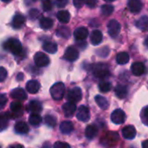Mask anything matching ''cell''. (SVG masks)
Listing matches in <instances>:
<instances>
[{"instance_id":"cell-39","label":"cell","mask_w":148,"mask_h":148,"mask_svg":"<svg viewBox=\"0 0 148 148\" xmlns=\"http://www.w3.org/2000/svg\"><path fill=\"white\" fill-rule=\"evenodd\" d=\"M7 77V70L3 67H0V82H3Z\"/></svg>"},{"instance_id":"cell-43","label":"cell","mask_w":148,"mask_h":148,"mask_svg":"<svg viewBox=\"0 0 148 148\" xmlns=\"http://www.w3.org/2000/svg\"><path fill=\"white\" fill-rule=\"evenodd\" d=\"M54 147L56 148H62V147H69L70 146L67 143L62 142V141H57L54 144Z\"/></svg>"},{"instance_id":"cell-48","label":"cell","mask_w":148,"mask_h":148,"mask_svg":"<svg viewBox=\"0 0 148 148\" xmlns=\"http://www.w3.org/2000/svg\"><path fill=\"white\" fill-rule=\"evenodd\" d=\"M146 146H147V140L143 143V147H146Z\"/></svg>"},{"instance_id":"cell-35","label":"cell","mask_w":148,"mask_h":148,"mask_svg":"<svg viewBox=\"0 0 148 148\" xmlns=\"http://www.w3.org/2000/svg\"><path fill=\"white\" fill-rule=\"evenodd\" d=\"M44 121L49 127H54L56 125V118L51 114H47L44 117Z\"/></svg>"},{"instance_id":"cell-18","label":"cell","mask_w":148,"mask_h":148,"mask_svg":"<svg viewBox=\"0 0 148 148\" xmlns=\"http://www.w3.org/2000/svg\"><path fill=\"white\" fill-rule=\"evenodd\" d=\"M40 89V83L36 80H30L26 84V90L30 94H36Z\"/></svg>"},{"instance_id":"cell-17","label":"cell","mask_w":148,"mask_h":148,"mask_svg":"<svg viewBox=\"0 0 148 148\" xmlns=\"http://www.w3.org/2000/svg\"><path fill=\"white\" fill-rule=\"evenodd\" d=\"M128 8L133 13H138L142 9L141 0H128Z\"/></svg>"},{"instance_id":"cell-31","label":"cell","mask_w":148,"mask_h":148,"mask_svg":"<svg viewBox=\"0 0 148 148\" xmlns=\"http://www.w3.org/2000/svg\"><path fill=\"white\" fill-rule=\"evenodd\" d=\"M9 115L7 114L0 113V131L5 130L9 124Z\"/></svg>"},{"instance_id":"cell-46","label":"cell","mask_w":148,"mask_h":148,"mask_svg":"<svg viewBox=\"0 0 148 148\" xmlns=\"http://www.w3.org/2000/svg\"><path fill=\"white\" fill-rule=\"evenodd\" d=\"M105 2H108V3H111V2H114V1H115V0H104Z\"/></svg>"},{"instance_id":"cell-27","label":"cell","mask_w":148,"mask_h":148,"mask_svg":"<svg viewBox=\"0 0 148 148\" xmlns=\"http://www.w3.org/2000/svg\"><path fill=\"white\" fill-rule=\"evenodd\" d=\"M95 102L103 110H106L108 108V105H109L108 100L104 96H101V95H96L95 96Z\"/></svg>"},{"instance_id":"cell-9","label":"cell","mask_w":148,"mask_h":148,"mask_svg":"<svg viewBox=\"0 0 148 148\" xmlns=\"http://www.w3.org/2000/svg\"><path fill=\"white\" fill-rule=\"evenodd\" d=\"M79 57V51L77 49H75V47H69L66 50H65V54H64V58L69 61V62H74L76 61Z\"/></svg>"},{"instance_id":"cell-11","label":"cell","mask_w":148,"mask_h":148,"mask_svg":"<svg viewBox=\"0 0 148 148\" xmlns=\"http://www.w3.org/2000/svg\"><path fill=\"white\" fill-rule=\"evenodd\" d=\"M131 70L132 73L136 75V76H140L142 75L145 71H146V66L144 65V63L137 62H134L132 67H131Z\"/></svg>"},{"instance_id":"cell-28","label":"cell","mask_w":148,"mask_h":148,"mask_svg":"<svg viewBox=\"0 0 148 148\" xmlns=\"http://www.w3.org/2000/svg\"><path fill=\"white\" fill-rule=\"evenodd\" d=\"M53 20L49 17H42L40 19V27L42 29H49L53 26Z\"/></svg>"},{"instance_id":"cell-1","label":"cell","mask_w":148,"mask_h":148,"mask_svg":"<svg viewBox=\"0 0 148 148\" xmlns=\"http://www.w3.org/2000/svg\"><path fill=\"white\" fill-rule=\"evenodd\" d=\"M4 49L11 52L13 55L20 56L23 54V46L19 40L16 38H10L3 43Z\"/></svg>"},{"instance_id":"cell-30","label":"cell","mask_w":148,"mask_h":148,"mask_svg":"<svg viewBox=\"0 0 148 148\" xmlns=\"http://www.w3.org/2000/svg\"><path fill=\"white\" fill-rule=\"evenodd\" d=\"M42 121V117L39 115V114H35V113H33V114H30V116L29 117V122L30 125H32V126H38Z\"/></svg>"},{"instance_id":"cell-4","label":"cell","mask_w":148,"mask_h":148,"mask_svg":"<svg viewBox=\"0 0 148 148\" xmlns=\"http://www.w3.org/2000/svg\"><path fill=\"white\" fill-rule=\"evenodd\" d=\"M94 75L99 78H105L109 75V69L108 64L105 63H97L94 67Z\"/></svg>"},{"instance_id":"cell-24","label":"cell","mask_w":148,"mask_h":148,"mask_svg":"<svg viewBox=\"0 0 148 148\" xmlns=\"http://www.w3.org/2000/svg\"><path fill=\"white\" fill-rule=\"evenodd\" d=\"M15 131L17 134H25L29 132V127L28 125L23 122V121H19L15 125Z\"/></svg>"},{"instance_id":"cell-33","label":"cell","mask_w":148,"mask_h":148,"mask_svg":"<svg viewBox=\"0 0 148 148\" xmlns=\"http://www.w3.org/2000/svg\"><path fill=\"white\" fill-rule=\"evenodd\" d=\"M114 10V6L111 5V4H103V5L101 6V14H102L103 16H110V15L113 13Z\"/></svg>"},{"instance_id":"cell-8","label":"cell","mask_w":148,"mask_h":148,"mask_svg":"<svg viewBox=\"0 0 148 148\" xmlns=\"http://www.w3.org/2000/svg\"><path fill=\"white\" fill-rule=\"evenodd\" d=\"M76 118L82 121V122H87L90 119V112L89 109L86 106H81L79 107V109L77 111Z\"/></svg>"},{"instance_id":"cell-23","label":"cell","mask_w":148,"mask_h":148,"mask_svg":"<svg viewBox=\"0 0 148 148\" xmlns=\"http://www.w3.org/2000/svg\"><path fill=\"white\" fill-rule=\"evenodd\" d=\"M56 17L59 22L62 23H68L70 20V14L68 10H60L57 12Z\"/></svg>"},{"instance_id":"cell-14","label":"cell","mask_w":148,"mask_h":148,"mask_svg":"<svg viewBox=\"0 0 148 148\" xmlns=\"http://www.w3.org/2000/svg\"><path fill=\"white\" fill-rule=\"evenodd\" d=\"M88 36V30L85 27H79L74 31L75 40H85Z\"/></svg>"},{"instance_id":"cell-45","label":"cell","mask_w":148,"mask_h":148,"mask_svg":"<svg viewBox=\"0 0 148 148\" xmlns=\"http://www.w3.org/2000/svg\"><path fill=\"white\" fill-rule=\"evenodd\" d=\"M73 3H74V5L75 8L77 9H80L83 6L84 4V0H73Z\"/></svg>"},{"instance_id":"cell-32","label":"cell","mask_w":148,"mask_h":148,"mask_svg":"<svg viewBox=\"0 0 148 148\" xmlns=\"http://www.w3.org/2000/svg\"><path fill=\"white\" fill-rule=\"evenodd\" d=\"M56 34H57V36H59L60 37H62V38H69L71 36V32H70L69 29L65 26L60 27L57 29Z\"/></svg>"},{"instance_id":"cell-40","label":"cell","mask_w":148,"mask_h":148,"mask_svg":"<svg viewBox=\"0 0 148 148\" xmlns=\"http://www.w3.org/2000/svg\"><path fill=\"white\" fill-rule=\"evenodd\" d=\"M6 103H7V97L4 95L0 94V109L3 108Z\"/></svg>"},{"instance_id":"cell-10","label":"cell","mask_w":148,"mask_h":148,"mask_svg":"<svg viewBox=\"0 0 148 148\" xmlns=\"http://www.w3.org/2000/svg\"><path fill=\"white\" fill-rule=\"evenodd\" d=\"M62 111L64 115L67 118H70L74 115L75 112L76 111V105L74 102L69 101L67 103H65L62 107Z\"/></svg>"},{"instance_id":"cell-34","label":"cell","mask_w":148,"mask_h":148,"mask_svg":"<svg viewBox=\"0 0 148 148\" xmlns=\"http://www.w3.org/2000/svg\"><path fill=\"white\" fill-rule=\"evenodd\" d=\"M99 89L102 93H108L112 89V84L109 82L103 81L99 84Z\"/></svg>"},{"instance_id":"cell-41","label":"cell","mask_w":148,"mask_h":148,"mask_svg":"<svg viewBox=\"0 0 148 148\" xmlns=\"http://www.w3.org/2000/svg\"><path fill=\"white\" fill-rule=\"evenodd\" d=\"M97 1L98 0H84V3L89 8H95L97 4Z\"/></svg>"},{"instance_id":"cell-3","label":"cell","mask_w":148,"mask_h":148,"mask_svg":"<svg viewBox=\"0 0 148 148\" xmlns=\"http://www.w3.org/2000/svg\"><path fill=\"white\" fill-rule=\"evenodd\" d=\"M121 24L120 23L115 20V19H112L108 22V34L110 35L111 37L113 38H116L120 32H121Z\"/></svg>"},{"instance_id":"cell-19","label":"cell","mask_w":148,"mask_h":148,"mask_svg":"<svg viewBox=\"0 0 148 148\" xmlns=\"http://www.w3.org/2000/svg\"><path fill=\"white\" fill-rule=\"evenodd\" d=\"M114 92H115V95L120 99H125L127 96V94H128V90H127V86L121 85V84L116 86V88L114 89Z\"/></svg>"},{"instance_id":"cell-7","label":"cell","mask_w":148,"mask_h":148,"mask_svg":"<svg viewBox=\"0 0 148 148\" xmlns=\"http://www.w3.org/2000/svg\"><path fill=\"white\" fill-rule=\"evenodd\" d=\"M126 120V114L122 109H115L112 114H111V121L114 123V124H122L125 122Z\"/></svg>"},{"instance_id":"cell-2","label":"cell","mask_w":148,"mask_h":148,"mask_svg":"<svg viewBox=\"0 0 148 148\" xmlns=\"http://www.w3.org/2000/svg\"><path fill=\"white\" fill-rule=\"evenodd\" d=\"M49 91L54 100L61 101L65 95V85L62 82H56L51 87Z\"/></svg>"},{"instance_id":"cell-36","label":"cell","mask_w":148,"mask_h":148,"mask_svg":"<svg viewBox=\"0 0 148 148\" xmlns=\"http://www.w3.org/2000/svg\"><path fill=\"white\" fill-rule=\"evenodd\" d=\"M10 109L14 113H18L22 110V105L18 101H14L10 104Z\"/></svg>"},{"instance_id":"cell-47","label":"cell","mask_w":148,"mask_h":148,"mask_svg":"<svg viewBox=\"0 0 148 148\" xmlns=\"http://www.w3.org/2000/svg\"><path fill=\"white\" fill-rule=\"evenodd\" d=\"M3 2H4V3H9L10 1H11V0H2Z\"/></svg>"},{"instance_id":"cell-26","label":"cell","mask_w":148,"mask_h":148,"mask_svg":"<svg viewBox=\"0 0 148 148\" xmlns=\"http://www.w3.org/2000/svg\"><path fill=\"white\" fill-rule=\"evenodd\" d=\"M116 62L117 63L123 65L129 62V55L127 52H120L116 56Z\"/></svg>"},{"instance_id":"cell-21","label":"cell","mask_w":148,"mask_h":148,"mask_svg":"<svg viewBox=\"0 0 148 148\" xmlns=\"http://www.w3.org/2000/svg\"><path fill=\"white\" fill-rule=\"evenodd\" d=\"M29 110L31 113L39 114L42 110V105L40 101H36V100L31 101L29 104Z\"/></svg>"},{"instance_id":"cell-22","label":"cell","mask_w":148,"mask_h":148,"mask_svg":"<svg viewBox=\"0 0 148 148\" xmlns=\"http://www.w3.org/2000/svg\"><path fill=\"white\" fill-rule=\"evenodd\" d=\"M97 134H98V128L95 126L90 125L86 127L85 135L88 140H93L94 138H95Z\"/></svg>"},{"instance_id":"cell-29","label":"cell","mask_w":148,"mask_h":148,"mask_svg":"<svg viewBox=\"0 0 148 148\" xmlns=\"http://www.w3.org/2000/svg\"><path fill=\"white\" fill-rule=\"evenodd\" d=\"M147 16H141V17L136 22V26H137V28L140 29L141 30L146 31V30L147 29Z\"/></svg>"},{"instance_id":"cell-20","label":"cell","mask_w":148,"mask_h":148,"mask_svg":"<svg viewBox=\"0 0 148 148\" xmlns=\"http://www.w3.org/2000/svg\"><path fill=\"white\" fill-rule=\"evenodd\" d=\"M74 130V125L71 121H66L61 123L60 125V131L63 134H69Z\"/></svg>"},{"instance_id":"cell-44","label":"cell","mask_w":148,"mask_h":148,"mask_svg":"<svg viewBox=\"0 0 148 148\" xmlns=\"http://www.w3.org/2000/svg\"><path fill=\"white\" fill-rule=\"evenodd\" d=\"M69 3V0H56V5L59 8H63L65 7Z\"/></svg>"},{"instance_id":"cell-6","label":"cell","mask_w":148,"mask_h":148,"mask_svg":"<svg viewBox=\"0 0 148 148\" xmlns=\"http://www.w3.org/2000/svg\"><path fill=\"white\" fill-rule=\"evenodd\" d=\"M34 62L37 67H46L49 64L50 60L47 55L42 52H37L34 56Z\"/></svg>"},{"instance_id":"cell-12","label":"cell","mask_w":148,"mask_h":148,"mask_svg":"<svg viewBox=\"0 0 148 148\" xmlns=\"http://www.w3.org/2000/svg\"><path fill=\"white\" fill-rule=\"evenodd\" d=\"M10 95H11V97L14 100L20 101H25L27 99V94H26V92L23 88H20L13 89L11 91V93H10Z\"/></svg>"},{"instance_id":"cell-13","label":"cell","mask_w":148,"mask_h":148,"mask_svg":"<svg viewBox=\"0 0 148 148\" xmlns=\"http://www.w3.org/2000/svg\"><path fill=\"white\" fill-rule=\"evenodd\" d=\"M122 136L127 140H133L136 136V129L134 126L129 125L122 129Z\"/></svg>"},{"instance_id":"cell-25","label":"cell","mask_w":148,"mask_h":148,"mask_svg":"<svg viewBox=\"0 0 148 148\" xmlns=\"http://www.w3.org/2000/svg\"><path fill=\"white\" fill-rule=\"evenodd\" d=\"M42 49L44 51L49 54H55L57 51V45L52 42H46L42 45Z\"/></svg>"},{"instance_id":"cell-16","label":"cell","mask_w":148,"mask_h":148,"mask_svg":"<svg viewBox=\"0 0 148 148\" xmlns=\"http://www.w3.org/2000/svg\"><path fill=\"white\" fill-rule=\"evenodd\" d=\"M25 23V17L22 14H16L12 19V27L14 29H21Z\"/></svg>"},{"instance_id":"cell-38","label":"cell","mask_w":148,"mask_h":148,"mask_svg":"<svg viewBox=\"0 0 148 148\" xmlns=\"http://www.w3.org/2000/svg\"><path fill=\"white\" fill-rule=\"evenodd\" d=\"M147 110H148L147 107H145V108L142 109V111H141V114H140V117H141V119H142V121H143V122H144V124H145V125H147V119H148Z\"/></svg>"},{"instance_id":"cell-37","label":"cell","mask_w":148,"mask_h":148,"mask_svg":"<svg viewBox=\"0 0 148 148\" xmlns=\"http://www.w3.org/2000/svg\"><path fill=\"white\" fill-rule=\"evenodd\" d=\"M42 6L43 10L49 11L52 9L53 4H52L51 0H42Z\"/></svg>"},{"instance_id":"cell-42","label":"cell","mask_w":148,"mask_h":148,"mask_svg":"<svg viewBox=\"0 0 148 148\" xmlns=\"http://www.w3.org/2000/svg\"><path fill=\"white\" fill-rule=\"evenodd\" d=\"M29 17L31 19H35V18L37 17V15H39V11L36 9H32V10H29Z\"/></svg>"},{"instance_id":"cell-15","label":"cell","mask_w":148,"mask_h":148,"mask_svg":"<svg viewBox=\"0 0 148 148\" xmlns=\"http://www.w3.org/2000/svg\"><path fill=\"white\" fill-rule=\"evenodd\" d=\"M103 35L101 30L95 29L93 30L91 35H90V42H92L93 45H98L102 42Z\"/></svg>"},{"instance_id":"cell-5","label":"cell","mask_w":148,"mask_h":148,"mask_svg":"<svg viewBox=\"0 0 148 148\" xmlns=\"http://www.w3.org/2000/svg\"><path fill=\"white\" fill-rule=\"evenodd\" d=\"M82 89L78 87H75L72 88L69 90L68 95H67V98L69 100V101L76 103L79 102L82 100Z\"/></svg>"}]
</instances>
